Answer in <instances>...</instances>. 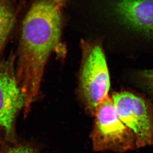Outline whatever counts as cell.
Here are the masks:
<instances>
[{"mask_svg":"<svg viewBox=\"0 0 153 153\" xmlns=\"http://www.w3.org/2000/svg\"><path fill=\"white\" fill-rule=\"evenodd\" d=\"M68 1L32 0L21 21L15 70L25 102L24 116L39 94L46 64L60 40Z\"/></svg>","mask_w":153,"mask_h":153,"instance_id":"cell-1","label":"cell"},{"mask_svg":"<svg viewBox=\"0 0 153 153\" xmlns=\"http://www.w3.org/2000/svg\"><path fill=\"white\" fill-rule=\"evenodd\" d=\"M81 47L78 94L87 112L94 116L97 106L108 96L109 72L100 42L82 41Z\"/></svg>","mask_w":153,"mask_h":153,"instance_id":"cell-2","label":"cell"},{"mask_svg":"<svg viewBox=\"0 0 153 153\" xmlns=\"http://www.w3.org/2000/svg\"><path fill=\"white\" fill-rule=\"evenodd\" d=\"M91 135L96 152H124L137 147V139L132 130L122 122L108 95L97 106Z\"/></svg>","mask_w":153,"mask_h":153,"instance_id":"cell-3","label":"cell"},{"mask_svg":"<svg viewBox=\"0 0 153 153\" xmlns=\"http://www.w3.org/2000/svg\"><path fill=\"white\" fill-rule=\"evenodd\" d=\"M16 54L0 60V146L18 141L16 121L25 99L16 76Z\"/></svg>","mask_w":153,"mask_h":153,"instance_id":"cell-4","label":"cell"},{"mask_svg":"<svg viewBox=\"0 0 153 153\" xmlns=\"http://www.w3.org/2000/svg\"><path fill=\"white\" fill-rule=\"evenodd\" d=\"M112 100L121 120L132 130L137 148L153 143V111L143 98L127 91L115 93Z\"/></svg>","mask_w":153,"mask_h":153,"instance_id":"cell-5","label":"cell"},{"mask_svg":"<svg viewBox=\"0 0 153 153\" xmlns=\"http://www.w3.org/2000/svg\"><path fill=\"white\" fill-rule=\"evenodd\" d=\"M115 10L124 25L153 39V0H116Z\"/></svg>","mask_w":153,"mask_h":153,"instance_id":"cell-6","label":"cell"},{"mask_svg":"<svg viewBox=\"0 0 153 153\" xmlns=\"http://www.w3.org/2000/svg\"><path fill=\"white\" fill-rule=\"evenodd\" d=\"M22 3L19 0H0V57L17 27Z\"/></svg>","mask_w":153,"mask_h":153,"instance_id":"cell-7","label":"cell"},{"mask_svg":"<svg viewBox=\"0 0 153 153\" xmlns=\"http://www.w3.org/2000/svg\"><path fill=\"white\" fill-rule=\"evenodd\" d=\"M0 153H40L36 148L30 143L18 141L0 146Z\"/></svg>","mask_w":153,"mask_h":153,"instance_id":"cell-8","label":"cell"},{"mask_svg":"<svg viewBox=\"0 0 153 153\" xmlns=\"http://www.w3.org/2000/svg\"><path fill=\"white\" fill-rule=\"evenodd\" d=\"M138 77L146 87L153 91V70H147L140 72Z\"/></svg>","mask_w":153,"mask_h":153,"instance_id":"cell-9","label":"cell"}]
</instances>
